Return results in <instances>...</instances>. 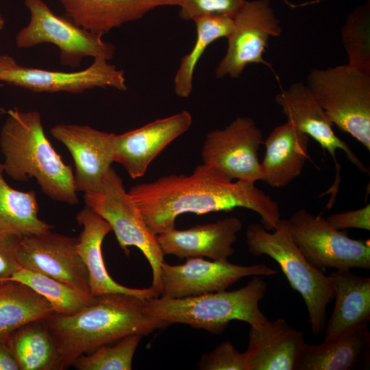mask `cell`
I'll return each instance as SVG.
<instances>
[{
  "label": "cell",
  "instance_id": "obj_8",
  "mask_svg": "<svg viewBox=\"0 0 370 370\" xmlns=\"http://www.w3.org/2000/svg\"><path fill=\"white\" fill-rule=\"evenodd\" d=\"M29 12L28 23L16 35L19 49H27L43 43L55 45L60 51V63L78 67L86 57L110 60L114 46L94 33L75 24L69 16L55 14L43 0H25Z\"/></svg>",
  "mask_w": 370,
  "mask_h": 370
},
{
  "label": "cell",
  "instance_id": "obj_34",
  "mask_svg": "<svg viewBox=\"0 0 370 370\" xmlns=\"http://www.w3.org/2000/svg\"><path fill=\"white\" fill-rule=\"evenodd\" d=\"M22 236L0 232V280H7L22 267L18 258V249Z\"/></svg>",
  "mask_w": 370,
  "mask_h": 370
},
{
  "label": "cell",
  "instance_id": "obj_16",
  "mask_svg": "<svg viewBox=\"0 0 370 370\" xmlns=\"http://www.w3.org/2000/svg\"><path fill=\"white\" fill-rule=\"evenodd\" d=\"M50 133L64 145L73 157L77 192L97 190L114 162L115 134L88 125L64 123L54 125Z\"/></svg>",
  "mask_w": 370,
  "mask_h": 370
},
{
  "label": "cell",
  "instance_id": "obj_30",
  "mask_svg": "<svg viewBox=\"0 0 370 370\" xmlns=\"http://www.w3.org/2000/svg\"><path fill=\"white\" fill-rule=\"evenodd\" d=\"M343 47L352 69L370 75V1L355 8L341 29Z\"/></svg>",
  "mask_w": 370,
  "mask_h": 370
},
{
  "label": "cell",
  "instance_id": "obj_15",
  "mask_svg": "<svg viewBox=\"0 0 370 370\" xmlns=\"http://www.w3.org/2000/svg\"><path fill=\"white\" fill-rule=\"evenodd\" d=\"M275 101L281 107L287 121L312 138L332 156L336 166V177L330 190L334 197L338 191L341 171V165L336 160L337 150H342L348 160L360 171H368L349 146L336 135L333 124L306 84L296 82L282 89L275 96Z\"/></svg>",
  "mask_w": 370,
  "mask_h": 370
},
{
  "label": "cell",
  "instance_id": "obj_10",
  "mask_svg": "<svg viewBox=\"0 0 370 370\" xmlns=\"http://www.w3.org/2000/svg\"><path fill=\"white\" fill-rule=\"evenodd\" d=\"M233 19L226 53L215 69L217 77H238L250 64H264L274 72L263 53L269 39L280 36L282 27L270 1H246Z\"/></svg>",
  "mask_w": 370,
  "mask_h": 370
},
{
  "label": "cell",
  "instance_id": "obj_29",
  "mask_svg": "<svg viewBox=\"0 0 370 370\" xmlns=\"http://www.w3.org/2000/svg\"><path fill=\"white\" fill-rule=\"evenodd\" d=\"M7 280L23 283L44 297L55 314L71 315L96 302V296L49 276L24 268Z\"/></svg>",
  "mask_w": 370,
  "mask_h": 370
},
{
  "label": "cell",
  "instance_id": "obj_17",
  "mask_svg": "<svg viewBox=\"0 0 370 370\" xmlns=\"http://www.w3.org/2000/svg\"><path fill=\"white\" fill-rule=\"evenodd\" d=\"M192 123L190 113L183 110L139 128L115 134L114 162L121 164L132 178L140 177L151 161L169 144L188 130Z\"/></svg>",
  "mask_w": 370,
  "mask_h": 370
},
{
  "label": "cell",
  "instance_id": "obj_3",
  "mask_svg": "<svg viewBox=\"0 0 370 370\" xmlns=\"http://www.w3.org/2000/svg\"><path fill=\"white\" fill-rule=\"evenodd\" d=\"M0 149L4 173L12 180L34 177L51 199L78 203L72 167L51 145L38 112L9 110L0 132Z\"/></svg>",
  "mask_w": 370,
  "mask_h": 370
},
{
  "label": "cell",
  "instance_id": "obj_40",
  "mask_svg": "<svg viewBox=\"0 0 370 370\" xmlns=\"http://www.w3.org/2000/svg\"><path fill=\"white\" fill-rule=\"evenodd\" d=\"M367 1H370V0H367Z\"/></svg>",
  "mask_w": 370,
  "mask_h": 370
},
{
  "label": "cell",
  "instance_id": "obj_5",
  "mask_svg": "<svg viewBox=\"0 0 370 370\" xmlns=\"http://www.w3.org/2000/svg\"><path fill=\"white\" fill-rule=\"evenodd\" d=\"M272 231L262 223L249 225L246 231L248 251L254 256L267 255L278 262L290 286L303 297L312 332L319 335L327 323V306L334 299L330 280L299 251L291 236L287 219H280Z\"/></svg>",
  "mask_w": 370,
  "mask_h": 370
},
{
  "label": "cell",
  "instance_id": "obj_4",
  "mask_svg": "<svg viewBox=\"0 0 370 370\" xmlns=\"http://www.w3.org/2000/svg\"><path fill=\"white\" fill-rule=\"evenodd\" d=\"M267 284L259 275L243 287L182 298L156 297L146 299L148 312L167 325L182 323L212 334L222 333L233 320L258 326L269 321L259 308Z\"/></svg>",
  "mask_w": 370,
  "mask_h": 370
},
{
  "label": "cell",
  "instance_id": "obj_7",
  "mask_svg": "<svg viewBox=\"0 0 370 370\" xmlns=\"http://www.w3.org/2000/svg\"><path fill=\"white\" fill-rule=\"evenodd\" d=\"M86 206L105 219L115 234L120 247L129 255L128 247L138 248L147 259L152 271L150 288L161 294V265L164 255L158 236L147 225L137 204L124 187L121 177L111 166L100 188L84 193Z\"/></svg>",
  "mask_w": 370,
  "mask_h": 370
},
{
  "label": "cell",
  "instance_id": "obj_14",
  "mask_svg": "<svg viewBox=\"0 0 370 370\" xmlns=\"http://www.w3.org/2000/svg\"><path fill=\"white\" fill-rule=\"evenodd\" d=\"M77 238L52 232L23 236L18 249L22 268L89 292L88 271L77 248Z\"/></svg>",
  "mask_w": 370,
  "mask_h": 370
},
{
  "label": "cell",
  "instance_id": "obj_32",
  "mask_svg": "<svg viewBox=\"0 0 370 370\" xmlns=\"http://www.w3.org/2000/svg\"><path fill=\"white\" fill-rule=\"evenodd\" d=\"M247 0H179V16L185 21H193L205 15H225L232 18Z\"/></svg>",
  "mask_w": 370,
  "mask_h": 370
},
{
  "label": "cell",
  "instance_id": "obj_18",
  "mask_svg": "<svg viewBox=\"0 0 370 370\" xmlns=\"http://www.w3.org/2000/svg\"><path fill=\"white\" fill-rule=\"evenodd\" d=\"M242 227L241 221L232 217L186 230L174 228L157 236L164 256L174 255L179 259L206 257L212 260H227L234 251L233 244Z\"/></svg>",
  "mask_w": 370,
  "mask_h": 370
},
{
  "label": "cell",
  "instance_id": "obj_25",
  "mask_svg": "<svg viewBox=\"0 0 370 370\" xmlns=\"http://www.w3.org/2000/svg\"><path fill=\"white\" fill-rule=\"evenodd\" d=\"M55 314L42 295L20 282L0 280V342H6L18 328L45 321Z\"/></svg>",
  "mask_w": 370,
  "mask_h": 370
},
{
  "label": "cell",
  "instance_id": "obj_19",
  "mask_svg": "<svg viewBox=\"0 0 370 370\" xmlns=\"http://www.w3.org/2000/svg\"><path fill=\"white\" fill-rule=\"evenodd\" d=\"M305 344L304 332L282 318L250 326L248 347L243 352L247 370H295Z\"/></svg>",
  "mask_w": 370,
  "mask_h": 370
},
{
  "label": "cell",
  "instance_id": "obj_22",
  "mask_svg": "<svg viewBox=\"0 0 370 370\" xmlns=\"http://www.w3.org/2000/svg\"><path fill=\"white\" fill-rule=\"evenodd\" d=\"M66 16L90 32L103 34L142 18L164 6H178L179 0H58Z\"/></svg>",
  "mask_w": 370,
  "mask_h": 370
},
{
  "label": "cell",
  "instance_id": "obj_35",
  "mask_svg": "<svg viewBox=\"0 0 370 370\" xmlns=\"http://www.w3.org/2000/svg\"><path fill=\"white\" fill-rule=\"evenodd\" d=\"M327 221L334 228L345 230L348 228H356L370 230V205L356 210L333 214L328 216Z\"/></svg>",
  "mask_w": 370,
  "mask_h": 370
},
{
  "label": "cell",
  "instance_id": "obj_38",
  "mask_svg": "<svg viewBox=\"0 0 370 370\" xmlns=\"http://www.w3.org/2000/svg\"><path fill=\"white\" fill-rule=\"evenodd\" d=\"M281 1H282L283 3H284L286 5L289 6L291 8H295L297 6H301V5L308 4V3H303V4L296 5V4L291 2L289 0H281Z\"/></svg>",
  "mask_w": 370,
  "mask_h": 370
},
{
  "label": "cell",
  "instance_id": "obj_26",
  "mask_svg": "<svg viewBox=\"0 0 370 370\" xmlns=\"http://www.w3.org/2000/svg\"><path fill=\"white\" fill-rule=\"evenodd\" d=\"M3 174V166L0 162V232L23 237L51 230L53 226L38 216L39 206L36 193L12 188Z\"/></svg>",
  "mask_w": 370,
  "mask_h": 370
},
{
  "label": "cell",
  "instance_id": "obj_2",
  "mask_svg": "<svg viewBox=\"0 0 370 370\" xmlns=\"http://www.w3.org/2000/svg\"><path fill=\"white\" fill-rule=\"evenodd\" d=\"M96 297L94 304L77 313L53 314L45 321L56 343L62 369L101 345L167 326L148 312L145 299L125 293Z\"/></svg>",
  "mask_w": 370,
  "mask_h": 370
},
{
  "label": "cell",
  "instance_id": "obj_37",
  "mask_svg": "<svg viewBox=\"0 0 370 370\" xmlns=\"http://www.w3.org/2000/svg\"><path fill=\"white\" fill-rule=\"evenodd\" d=\"M18 64L13 57L5 54L0 55V73L3 71L12 69Z\"/></svg>",
  "mask_w": 370,
  "mask_h": 370
},
{
  "label": "cell",
  "instance_id": "obj_1",
  "mask_svg": "<svg viewBox=\"0 0 370 370\" xmlns=\"http://www.w3.org/2000/svg\"><path fill=\"white\" fill-rule=\"evenodd\" d=\"M128 193L157 235L175 228L177 217L184 213L204 214L244 208L258 213L269 231L273 230L281 219L278 204L255 184L233 182L203 163L190 175L162 176L135 184Z\"/></svg>",
  "mask_w": 370,
  "mask_h": 370
},
{
  "label": "cell",
  "instance_id": "obj_13",
  "mask_svg": "<svg viewBox=\"0 0 370 370\" xmlns=\"http://www.w3.org/2000/svg\"><path fill=\"white\" fill-rule=\"evenodd\" d=\"M0 81L34 92L80 93L95 88H112L125 91L124 71L102 58H93L87 68L72 72L16 66L2 71Z\"/></svg>",
  "mask_w": 370,
  "mask_h": 370
},
{
  "label": "cell",
  "instance_id": "obj_20",
  "mask_svg": "<svg viewBox=\"0 0 370 370\" xmlns=\"http://www.w3.org/2000/svg\"><path fill=\"white\" fill-rule=\"evenodd\" d=\"M77 223L83 229L77 238V251L85 264L88 277L90 293L99 296L108 293H125L147 299L156 297L153 291L134 288L116 282L109 275L102 255V243L112 231L109 223L86 206L76 215Z\"/></svg>",
  "mask_w": 370,
  "mask_h": 370
},
{
  "label": "cell",
  "instance_id": "obj_11",
  "mask_svg": "<svg viewBox=\"0 0 370 370\" xmlns=\"http://www.w3.org/2000/svg\"><path fill=\"white\" fill-rule=\"evenodd\" d=\"M263 143L262 133L254 119L236 117L224 128L208 133L202 162L232 180L255 184L262 178L258 152Z\"/></svg>",
  "mask_w": 370,
  "mask_h": 370
},
{
  "label": "cell",
  "instance_id": "obj_28",
  "mask_svg": "<svg viewBox=\"0 0 370 370\" xmlns=\"http://www.w3.org/2000/svg\"><path fill=\"white\" fill-rule=\"evenodd\" d=\"M197 36L193 47L180 61L174 77V92L181 98L188 97L193 90L196 66L208 46L231 33L234 19L225 15H205L193 20Z\"/></svg>",
  "mask_w": 370,
  "mask_h": 370
},
{
  "label": "cell",
  "instance_id": "obj_33",
  "mask_svg": "<svg viewBox=\"0 0 370 370\" xmlns=\"http://www.w3.org/2000/svg\"><path fill=\"white\" fill-rule=\"evenodd\" d=\"M199 367L205 370H247L243 353L238 352L230 341L223 342L204 354Z\"/></svg>",
  "mask_w": 370,
  "mask_h": 370
},
{
  "label": "cell",
  "instance_id": "obj_9",
  "mask_svg": "<svg viewBox=\"0 0 370 370\" xmlns=\"http://www.w3.org/2000/svg\"><path fill=\"white\" fill-rule=\"evenodd\" d=\"M293 240L306 260L317 268L370 269L369 240L353 239L345 230L304 208L287 219Z\"/></svg>",
  "mask_w": 370,
  "mask_h": 370
},
{
  "label": "cell",
  "instance_id": "obj_36",
  "mask_svg": "<svg viewBox=\"0 0 370 370\" xmlns=\"http://www.w3.org/2000/svg\"><path fill=\"white\" fill-rule=\"evenodd\" d=\"M0 370H21L8 341L0 342Z\"/></svg>",
  "mask_w": 370,
  "mask_h": 370
},
{
  "label": "cell",
  "instance_id": "obj_21",
  "mask_svg": "<svg viewBox=\"0 0 370 370\" xmlns=\"http://www.w3.org/2000/svg\"><path fill=\"white\" fill-rule=\"evenodd\" d=\"M368 324L353 327L318 345L304 346L295 370H354L369 367Z\"/></svg>",
  "mask_w": 370,
  "mask_h": 370
},
{
  "label": "cell",
  "instance_id": "obj_24",
  "mask_svg": "<svg viewBox=\"0 0 370 370\" xmlns=\"http://www.w3.org/2000/svg\"><path fill=\"white\" fill-rule=\"evenodd\" d=\"M328 276L333 287L335 305L324 328V339L356 325L368 324L370 320V278L345 269H335Z\"/></svg>",
  "mask_w": 370,
  "mask_h": 370
},
{
  "label": "cell",
  "instance_id": "obj_31",
  "mask_svg": "<svg viewBox=\"0 0 370 370\" xmlns=\"http://www.w3.org/2000/svg\"><path fill=\"white\" fill-rule=\"evenodd\" d=\"M142 336L131 334L114 345H101L88 355L76 358L72 365L78 370H131L133 357Z\"/></svg>",
  "mask_w": 370,
  "mask_h": 370
},
{
  "label": "cell",
  "instance_id": "obj_23",
  "mask_svg": "<svg viewBox=\"0 0 370 370\" xmlns=\"http://www.w3.org/2000/svg\"><path fill=\"white\" fill-rule=\"evenodd\" d=\"M309 141L307 134L288 121L275 127L264 140L261 181L273 188L288 185L301 174L310 158Z\"/></svg>",
  "mask_w": 370,
  "mask_h": 370
},
{
  "label": "cell",
  "instance_id": "obj_12",
  "mask_svg": "<svg viewBox=\"0 0 370 370\" xmlns=\"http://www.w3.org/2000/svg\"><path fill=\"white\" fill-rule=\"evenodd\" d=\"M278 271L265 264L238 265L228 260L188 258L182 264L161 265L160 296L182 298L225 291L248 276H271Z\"/></svg>",
  "mask_w": 370,
  "mask_h": 370
},
{
  "label": "cell",
  "instance_id": "obj_39",
  "mask_svg": "<svg viewBox=\"0 0 370 370\" xmlns=\"http://www.w3.org/2000/svg\"><path fill=\"white\" fill-rule=\"evenodd\" d=\"M5 25V18L0 12V32H1L3 29Z\"/></svg>",
  "mask_w": 370,
  "mask_h": 370
},
{
  "label": "cell",
  "instance_id": "obj_6",
  "mask_svg": "<svg viewBox=\"0 0 370 370\" xmlns=\"http://www.w3.org/2000/svg\"><path fill=\"white\" fill-rule=\"evenodd\" d=\"M306 86L332 123L370 151V75L347 64L312 69Z\"/></svg>",
  "mask_w": 370,
  "mask_h": 370
},
{
  "label": "cell",
  "instance_id": "obj_27",
  "mask_svg": "<svg viewBox=\"0 0 370 370\" xmlns=\"http://www.w3.org/2000/svg\"><path fill=\"white\" fill-rule=\"evenodd\" d=\"M21 370H61L56 343L45 321L16 330L8 341Z\"/></svg>",
  "mask_w": 370,
  "mask_h": 370
}]
</instances>
